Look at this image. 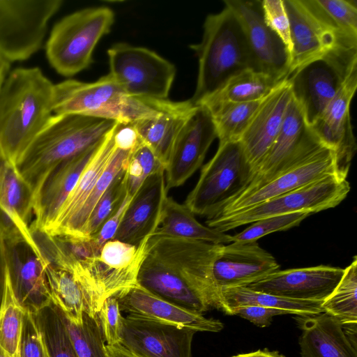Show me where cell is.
I'll list each match as a JSON object with an SVG mask.
<instances>
[{
    "label": "cell",
    "instance_id": "ee69618b",
    "mask_svg": "<svg viewBox=\"0 0 357 357\" xmlns=\"http://www.w3.org/2000/svg\"><path fill=\"white\" fill-rule=\"evenodd\" d=\"M126 167L114 178L94 206L89 218L84 236L92 238L117 210L126 195Z\"/></svg>",
    "mask_w": 357,
    "mask_h": 357
},
{
    "label": "cell",
    "instance_id": "d6a6232c",
    "mask_svg": "<svg viewBox=\"0 0 357 357\" xmlns=\"http://www.w3.org/2000/svg\"><path fill=\"white\" fill-rule=\"evenodd\" d=\"M154 236L192 239L215 244L232 242V236L201 224L185 205L167 197Z\"/></svg>",
    "mask_w": 357,
    "mask_h": 357
},
{
    "label": "cell",
    "instance_id": "8d00e7d4",
    "mask_svg": "<svg viewBox=\"0 0 357 357\" xmlns=\"http://www.w3.org/2000/svg\"><path fill=\"white\" fill-rule=\"evenodd\" d=\"M130 151L116 148L109 162L81 208L63 227L54 234L85 237L84 231L91 213L116 176L127 167Z\"/></svg>",
    "mask_w": 357,
    "mask_h": 357
},
{
    "label": "cell",
    "instance_id": "f1b7e54d",
    "mask_svg": "<svg viewBox=\"0 0 357 357\" xmlns=\"http://www.w3.org/2000/svg\"><path fill=\"white\" fill-rule=\"evenodd\" d=\"M34 195L14 165L6 162L0 174V233L2 238H31L29 222Z\"/></svg>",
    "mask_w": 357,
    "mask_h": 357
},
{
    "label": "cell",
    "instance_id": "74e56055",
    "mask_svg": "<svg viewBox=\"0 0 357 357\" xmlns=\"http://www.w3.org/2000/svg\"><path fill=\"white\" fill-rule=\"evenodd\" d=\"M262 100L204 106L212 116L219 144L240 140Z\"/></svg>",
    "mask_w": 357,
    "mask_h": 357
},
{
    "label": "cell",
    "instance_id": "9f6ffc18",
    "mask_svg": "<svg viewBox=\"0 0 357 357\" xmlns=\"http://www.w3.org/2000/svg\"><path fill=\"white\" fill-rule=\"evenodd\" d=\"M10 62L0 54V92L3 83L9 74Z\"/></svg>",
    "mask_w": 357,
    "mask_h": 357
},
{
    "label": "cell",
    "instance_id": "7a4b0ae2",
    "mask_svg": "<svg viewBox=\"0 0 357 357\" xmlns=\"http://www.w3.org/2000/svg\"><path fill=\"white\" fill-rule=\"evenodd\" d=\"M116 121L80 114H54L14 163L20 176L38 192L58 164L100 142Z\"/></svg>",
    "mask_w": 357,
    "mask_h": 357
},
{
    "label": "cell",
    "instance_id": "d590c367",
    "mask_svg": "<svg viewBox=\"0 0 357 357\" xmlns=\"http://www.w3.org/2000/svg\"><path fill=\"white\" fill-rule=\"evenodd\" d=\"M314 14L337 34L341 46L357 48L356 0H306Z\"/></svg>",
    "mask_w": 357,
    "mask_h": 357
},
{
    "label": "cell",
    "instance_id": "d6986e66",
    "mask_svg": "<svg viewBox=\"0 0 357 357\" xmlns=\"http://www.w3.org/2000/svg\"><path fill=\"white\" fill-rule=\"evenodd\" d=\"M195 331L128 315L120 345L139 357H192Z\"/></svg>",
    "mask_w": 357,
    "mask_h": 357
},
{
    "label": "cell",
    "instance_id": "2e32d148",
    "mask_svg": "<svg viewBox=\"0 0 357 357\" xmlns=\"http://www.w3.org/2000/svg\"><path fill=\"white\" fill-rule=\"evenodd\" d=\"M280 265L257 241L221 244L212 268V281L218 309L220 296L226 289L245 287L273 272Z\"/></svg>",
    "mask_w": 357,
    "mask_h": 357
},
{
    "label": "cell",
    "instance_id": "ab89813d",
    "mask_svg": "<svg viewBox=\"0 0 357 357\" xmlns=\"http://www.w3.org/2000/svg\"><path fill=\"white\" fill-rule=\"evenodd\" d=\"M54 306L78 357H107L105 340L97 315L91 316L84 312L82 321L75 324L67 319L56 305Z\"/></svg>",
    "mask_w": 357,
    "mask_h": 357
},
{
    "label": "cell",
    "instance_id": "ac0fdd59",
    "mask_svg": "<svg viewBox=\"0 0 357 357\" xmlns=\"http://www.w3.org/2000/svg\"><path fill=\"white\" fill-rule=\"evenodd\" d=\"M357 87V72L342 83L321 116L310 126L320 141L335 153L337 176L347 179L356 151L350 117V104Z\"/></svg>",
    "mask_w": 357,
    "mask_h": 357
},
{
    "label": "cell",
    "instance_id": "680465c9",
    "mask_svg": "<svg viewBox=\"0 0 357 357\" xmlns=\"http://www.w3.org/2000/svg\"><path fill=\"white\" fill-rule=\"evenodd\" d=\"M0 357H10L8 354L0 347Z\"/></svg>",
    "mask_w": 357,
    "mask_h": 357
},
{
    "label": "cell",
    "instance_id": "3957f363",
    "mask_svg": "<svg viewBox=\"0 0 357 357\" xmlns=\"http://www.w3.org/2000/svg\"><path fill=\"white\" fill-rule=\"evenodd\" d=\"M200 43L190 48L198 58L195 91L190 100L198 105L230 77L252 69L250 51L242 27L227 6L206 16Z\"/></svg>",
    "mask_w": 357,
    "mask_h": 357
},
{
    "label": "cell",
    "instance_id": "6da1fadb",
    "mask_svg": "<svg viewBox=\"0 0 357 357\" xmlns=\"http://www.w3.org/2000/svg\"><path fill=\"white\" fill-rule=\"evenodd\" d=\"M54 86L38 68L8 75L0 92V146L13 165L52 117Z\"/></svg>",
    "mask_w": 357,
    "mask_h": 357
},
{
    "label": "cell",
    "instance_id": "7c38bea8",
    "mask_svg": "<svg viewBox=\"0 0 357 357\" xmlns=\"http://www.w3.org/2000/svg\"><path fill=\"white\" fill-rule=\"evenodd\" d=\"M330 175L337 176L335 156L331 149L323 146L267 181L244 189L213 216L238 212Z\"/></svg>",
    "mask_w": 357,
    "mask_h": 357
},
{
    "label": "cell",
    "instance_id": "db71d44e",
    "mask_svg": "<svg viewBox=\"0 0 357 357\" xmlns=\"http://www.w3.org/2000/svg\"><path fill=\"white\" fill-rule=\"evenodd\" d=\"M105 347L107 357H139L128 351L120 344H105Z\"/></svg>",
    "mask_w": 357,
    "mask_h": 357
},
{
    "label": "cell",
    "instance_id": "277c9868",
    "mask_svg": "<svg viewBox=\"0 0 357 357\" xmlns=\"http://www.w3.org/2000/svg\"><path fill=\"white\" fill-rule=\"evenodd\" d=\"M114 11L105 6L86 8L59 21L46 44V54L60 75L71 77L93 62L94 49L114 23Z\"/></svg>",
    "mask_w": 357,
    "mask_h": 357
},
{
    "label": "cell",
    "instance_id": "7bdbcfd3",
    "mask_svg": "<svg viewBox=\"0 0 357 357\" xmlns=\"http://www.w3.org/2000/svg\"><path fill=\"white\" fill-rule=\"evenodd\" d=\"M165 169L152 149L139 137L130 151L126 168V192L132 197L151 174Z\"/></svg>",
    "mask_w": 357,
    "mask_h": 357
},
{
    "label": "cell",
    "instance_id": "ffe728a7",
    "mask_svg": "<svg viewBox=\"0 0 357 357\" xmlns=\"http://www.w3.org/2000/svg\"><path fill=\"white\" fill-rule=\"evenodd\" d=\"M290 24L292 52L289 77L306 65L342 47L335 32L312 10L306 0H284Z\"/></svg>",
    "mask_w": 357,
    "mask_h": 357
},
{
    "label": "cell",
    "instance_id": "11a10c76",
    "mask_svg": "<svg viewBox=\"0 0 357 357\" xmlns=\"http://www.w3.org/2000/svg\"><path fill=\"white\" fill-rule=\"evenodd\" d=\"M231 357H284L277 351H271L267 349H259L255 351L240 354Z\"/></svg>",
    "mask_w": 357,
    "mask_h": 357
},
{
    "label": "cell",
    "instance_id": "f907efd6",
    "mask_svg": "<svg viewBox=\"0 0 357 357\" xmlns=\"http://www.w3.org/2000/svg\"><path fill=\"white\" fill-rule=\"evenodd\" d=\"M132 198L126 192L117 210L103 223L98 233L91 238L99 250L107 241L114 238L125 211Z\"/></svg>",
    "mask_w": 357,
    "mask_h": 357
},
{
    "label": "cell",
    "instance_id": "5bb4252c",
    "mask_svg": "<svg viewBox=\"0 0 357 357\" xmlns=\"http://www.w3.org/2000/svg\"><path fill=\"white\" fill-rule=\"evenodd\" d=\"M238 19L251 57L252 70L279 81L289 77V58L279 37L266 24L261 1L225 0Z\"/></svg>",
    "mask_w": 357,
    "mask_h": 357
},
{
    "label": "cell",
    "instance_id": "60d3db41",
    "mask_svg": "<svg viewBox=\"0 0 357 357\" xmlns=\"http://www.w3.org/2000/svg\"><path fill=\"white\" fill-rule=\"evenodd\" d=\"M24 313L14 296L6 272V289L0 310V347L10 357H22Z\"/></svg>",
    "mask_w": 357,
    "mask_h": 357
},
{
    "label": "cell",
    "instance_id": "5b68a950",
    "mask_svg": "<svg viewBox=\"0 0 357 357\" xmlns=\"http://www.w3.org/2000/svg\"><path fill=\"white\" fill-rule=\"evenodd\" d=\"M252 171L239 141L219 144L204 165L184 204L195 215L211 217L248 185Z\"/></svg>",
    "mask_w": 357,
    "mask_h": 357
},
{
    "label": "cell",
    "instance_id": "4dcf8cb0",
    "mask_svg": "<svg viewBox=\"0 0 357 357\" xmlns=\"http://www.w3.org/2000/svg\"><path fill=\"white\" fill-rule=\"evenodd\" d=\"M196 106L190 100L166 99L157 116L132 123L138 137L152 149L165 169L177 136Z\"/></svg>",
    "mask_w": 357,
    "mask_h": 357
},
{
    "label": "cell",
    "instance_id": "f546056e",
    "mask_svg": "<svg viewBox=\"0 0 357 357\" xmlns=\"http://www.w3.org/2000/svg\"><path fill=\"white\" fill-rule=\"evenodd\" d=\"M137 284L153 294L190 311L203 314L210 310L176 271L147 250L138 272Z\"/></svg>",
    "mask_w": 357,
    "mask_h": 357
},
{
    "label": "cell",
    "instance_id": "f6af8a7d",
    "mask_svg": "<svg viewBox=\"0 0 357 357\" xmlns=\"http://www.w3.org/2000/svg\"><path fill=\"white\" fill-rule=\"evenodd\" d=\"M307 211H299L264 218L252 225L240 233L232 236V242H252L280 231H284L298 226L304 219L310 215Z\"/></svg>",
    "mask_w": 357,
    "mask_h": 357
},
{
    "label": "cell",
    "instance_id": "c3c4849f",
    "mask_svg": "<svg viewBox=\"0 0 357 357\" xmlns=\"http://www.w3.org/2000/svg\"><path fill=\"white\" fill-rule=\"evenodd\" d=\"M21 352L22 357H52L34 314L26 311L24 316Z\"/></svg>",
    "mask_w": 357,
    "mask_h": 357
},
{
    "label": "cell",
    "instance_id": "681fc988",
    "mask_svg": "<svg viewBox=\"0 0 357 357\" xmlns=\"http://www.w3.org/2000/svg\"><path fill=\"white\" fill-rule=\"evenodd\" d=\"M228 314L239 316L257 326L265 327L270 325L274 316L287 314V313L278 309L245 305L231 309Z\"/></svg>",
    "mask_w": 357,
    "mask_h": 357
},
{
    "label": "cell",
    "instance_id": "1f68e13d",
    "mask_svg": "<svg viewBox=\"0 0 357 357\" xmlns=\"http://www.w3.org/2000/svg\"><path fill=\"white\" fill-rule=\"evenodd\" d=\"M118 122L102 141L97 152L81 174L74 189L61 208L50 229L54 234L63 227L81 208L97 181L109 162L115 150L114 135Z\"/></svg>",
    "mask_w": 357,
    "mask_h": 357
},
{
    "label": "cell",
    "instance_id": "9c48e42d",
    "mask_svg": "<svg viewBox=\"0 0 357 357\" xmlns=\"http://www.w3.org/2000/svg\"><path fill=\"white\" fill-rule=\"evenodd\" d=\"M221 244L151 235L149 253L176 271L210 307H216L212 268Z\"/></svg>",
    "mask_w": 357,
    "mask_h": 357
},
{
    "label": "cell",
    "instance_id": "9a60e30c",
    "mask_svg": "<svg viewBox=\"0 0 357 357\" xmlns=\"http://www.w3.org/2000/svg\"><path fill=\"white\" fill-rule=\"evenodd\" d=\"M149 237L138 246L116 239L108 241L97 257L80 264L102 301L137 284V275L146 254Z\"/></svg>",
    "mask_w": 357,
    "mask_h": 357
},
{
    "label": "cell",
    "instance_id": "7dc6e473",
    "mask_svg": "<svg viewBox=\"0 0 357 357\" xmlns=\"http://www.w3.org/2000/svg\"><path fill=\"white\" fill-rule=\"evenodd\" d=\"M97 317L106 344H119L122 338L124 317L115 296H109L103 301Z\"/></svg>",
    "mask_w": 357,
    "mask_h": 357
},
{
    "label": "cell",
    "instance_id": "bcb514c9",
    "mask_svg": "<svg viewBox=\"0 0 357 357\" xmlns=\"http://www.w3.org/2000/svg\"><path fill=\"white\" fill-rule=\"evenodd\" d=\"M261 7L266 24L283 43L290 61L292 52L290 24L284 0H263Z\"/></svg>",
    "mask_w": 357,
    "mask_h": 357
},
{
    "label": "cell",
    "instance_id": "d4e9b609",
    "mask_svg": "<svg viewBox=\"0 0 357 357\" xmlns=\"http://www.w3.org/2000/svg\"><path fill=\"white\" fill-rule=\"evenodd\" d=\"M115 296L121 312L128 315L188 328L196 332H219L224 327L218 319L206 318L202 314L167 301L138 284Z\"/></svg>",
    "mask_w": 357,
    "mask_h": 357
},
{
    "label": "cell",
    "instance_id": "4fadbf2b",
    "mask_svg": "<svg viewBox=\"0 0 357 357\" xmlns=\"http://www.w3.org/2000/svg\"><path fill=\"white\" fill-rule=\"evenodd\" d=\"M128 95L108 73L93 82L67 79L54 84L53 112L120 122Z\"/></svg>",
    "mask_w": 357,
    "mask_h": 357
},
{
    "label": "cell",
    "instance_id": "8992f818",
    "mask_svg": "<svg viewBox=\"0 0 357 357\" xmlns=\"http://www.w3.org/2000/svg\"><path fill=\"white\" fill-rule=\"evenodd\" d=\"M347 179L330 175L238 212L207 218L208 227L226 231L268 217L299 211L317 213L337 206L347 196Z\"/></svg>",
    "mask_w": 357,
    "mask_h": 357
},
{
    "label": "cell",
    "instance_id": "603a6c76",
    "mask_svg": "<svg viewBox=\"0 0 357 357\" xmlns=\"http://www.w3.org/2000/svg\"><path fill=\"white\" fill-rule=\"evenodd\" d=\"M291 98V86L287 78L263 98L241 136L239 142L252 176L276 138Z\"/></svg>",
    "mask_w": 357,
    "mask_h": 357
},
{
    "label": "cell",
    "instance_id": "484cf974",
    "mask_svg": "<svg viewBox=\"0 0 357 357\" xmlns=\"http://www.w3.org/2000/svg\"><path fill=\"white\" fill-rule=\"evenodd\" d=\"M301 317L302 357H357V325H342L324 312Z\"/></svg>",
    "mask_w": 357,
    "mask_h": 357
},
{
    "label": "cell",
    "instance_id": "52a82bcc",
    "mask_svg": "<svg viewBox=\"0 0 357 357\" xmlns=\"http://www.w3.org/2000/svg\"><path fill=\"white\" fill-rule=\"evenodd\" d=\"M107 55L109 74L128 95L167 99L176 71L171 62L149 49L126 43L113 45Z\"/></svg>",
    "mask_w": 357,
    "mask_h": 357
},
{
    "label": "cell",
    "instance_id": "e575fe53",
    "mask_svg": "<svg viewBox=\"0 0 357 357\" xmlns=\"http://www.w3.org/2000/svg\"><path fill=\"white\" fill-rule=\"evenodd\" d=\"M322 301H301L283 298L253 291L245 287L224 289L221 291L218 309L228 314L232 308L257 305L281 310L287 314L298 316L316 314L324 312Z\"/></svg>",
    "mask_w": 357,
    "mask_h": 357
},
{
    "label": "cell",
    "instance_id": "ba28073f",
    "mask_svg": "<svg viewBox=\"0 0 357 357\" xmlns=\"http://www.w3.org/2000/svg\"><path fill=\"white\" fill-rule=\"evenodd\" d=\"M62 3V0H0V54L12 62L36 52L49 20Z\"/></svg>",
    "mask_w": 357,
    "mask_h": 357
},
{
    "label": "cell",
    "instance_id": "836d02e7",
    "mask_svg": "<svg viewBox=\"0 0 357 357\" xmlns=\"http://www.w3.org/2000/svg\"><path fill=\"white\" fill-rule=\"evenodd\" d=\"M281 82L264 73L245 69L230 77L199 105L209 107L223 102L260 100Z\"/></svg>",
    "mask_w": 357,
    "mask_h": 357
},
{
    "label": "cell",
    "instance_id": "44dd1931",
    "mask_svg": "<svg viewBox=\"0 0 357 357\" xmlns=\"http://www.w3.org/2000/svg\"><path fill=\"white\" fill-rule=\"evenodd\" d=\"M344 271L324 265L278 270L245 287L287 298L323 302L335 289Z\"/></svg>",
    "mask_w": 357,
    "mask_h": 357
},
{
    "label": "cell",
    "instance_id": "4316f807",
    "mask_svg": "<svg viewBox=\"0 0 357 357\" xmlns=\"http://www.w3.org/2000/svg\"><path fill=\"white\" fill-rule=\"evenodd\" d=\"M52 303L70 321L79 324L84 312L96 316L103 301L89 276L80 268L74 271L45 264Z\"/></svg>",
    "mask_w": 357,
    "mask_h": 357
},
{
    "label": "cell",
    "instance_id": "e0dca14e",
    "mask_svg": "<svg viewBox=\"0 0 357 357\" xmlns=\"http://www.w3.org/2000/svg\"><path fill=\"white\" fill-rule=\"evenodd\" d=\"M215 138L209 111L203 105H197L177 136L165 167L167 191L183 185L201 167Z\"/></svg>",
    "mask_w": 357,
    "mask_h": 357
},
{
    "label": "cell",
    "instance_id": "b9f144b4",
    "mask_svg": "<svg viewBox=\"0 0 357 357\" xmlns=\"http://www.w3.org/2000/svg\"><path fill=\"white\" fill-rule=\"evenodd\" d=\"M33 314L52 357H78L52 303Z\"/></svg>",
    "mask_w": 357,
    "mask_h": 357
},
{
    "label": "cell",
    "instance_id": "6f0895ef",
    "mask_svg": "<svg viewBox=\"0 0 357 357\" xmlns=\"http://www.w3.org/2000/svg\"><path fill=\"white\" fill-rule=\"evenodd\" d=\"M8 160L6 159V156L4 155L2 150H1V148L0 146V174L1 173V171L3 168V167L5 166V165L6 164V162H8Z\"/></svg>",
    "mask_w": 357,
    "mask_h": 357
},
{
    "label": "cell",
    "instance_id": "7402d4cb",
    "mask_svg": "<svg viewBox=\"0 0 357 357\" xmlns=\"http://www.w3.org/2000/svg\"><path fill=\"white\" fill-rule=\"evenodd\" d=\"M102 141L62 161L47 174L34 197L33 225L45 231L50 229Z\"/></svg>",
    "mask_w": 357,
    "mask_h": 357
},
{
    "label": "cell",
    "instance_id": "83f0119b",
    "mask_svg": "<svg viewBox=\"0 0 357 357\" xmlns=\"http://www.w3.org/2000/svg\"><path fill=\"white\" fill-rule=\"evenodd\" d=\"M288 79L292 96L301 106L310 127L324 112L344 82L324 59L306 65Z\"/></svg>",
    "mask_w": 357,
    "mask_h": 357
},
{
    "label": "cell",
    "instance_id": "cb8c5ba5",
    "mask_svg": "<svg viewBox=\"0 0 357 357\" xmlns=\"http://www.w3.org/2000/svg\"><path fill=\"white\" fill-rule=\"evenodd\" d=\"M165 169L149 176L128 205L113 239L139 245L157 229L167 197Z\"/></svg>",
    "mask_w": 357,
    "mask_h": 357
},
{
    "label": "cell",
    "instance_id": "816d5d0a",
    "mask_svg": "<svg viewBox=\"0 0 357 357\" xmlns=\"http://www.w3.org/2000/svg\"><path fill=\"white\" fill-rule=\"evenodd\" d=\"M137 139V134L132 124L118 122L114 135L116 148L131 151Z\"/></svg>",
    "mask_w": 357,
    "mask_h": 357
},
{
    "label": "cell",
    "instance_id": "f35d334b",
    "mask_svg": "<svg viewBox=\"0 0 357 357\" xmlns=\"http://www.w3.org/2000/svg\"><path fill=\"white\" fill-rule=\"evenodd\" d=\"M324 312L342 325H357V258L344 268V274L331 295L323 301Z\"/></svg>",
    "mask_w": 357,
    "mask_h": 357
},
{
    "label": "cell",
    "instance_id": "30bf717a",
    "mask_svg": "<svg viewBox=\"0 0 357 357\" xmlns=\"http://www.w3.org/2000/svg\"><path fill=\"white\" fill-rule=\"evenodd\" d=\"M2 239L14 296L26 312L36 314L52 303L45 264L31 237L18 235Z\"/></svg>",
    "mask_w": 357,
    "mask_h": 357
},
{
    "label": "cell",
    "instance_id": "f5cc1de1",
    "mask_svg": "<svg viewBox=\"0 0 357 357\" xmlns=\"http://www.w3.org/2000/svg\"><path fill=\"white\" fill-rule=\"evenodd\" d=\"M6 263L4 257L3 239L0 233V310L3 301L6 283Z\"/></svg>",
    "mask_w": 357,
    "mask_h": 357
},
{
    "label": "cell",
    "instance_id": "8fae6325",
    "mask_svg": "<svg viewBox=\"0 0 357 357\" xmlns=\"http://www.w3.org/2000/svg\"><path fill=\"white\" fill-rule=\"evenodd\" d=\"M323 146L325 145L307 125L301 106L292 96L276 138L245 189L267 181Z\"/></svg>",
    "mask_w": 357,
    "mask_h": 357
}]
</instances>
